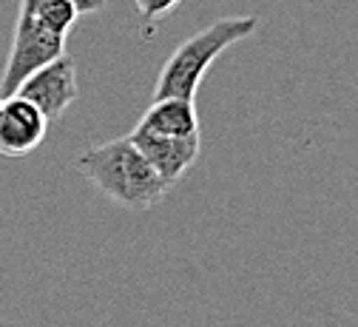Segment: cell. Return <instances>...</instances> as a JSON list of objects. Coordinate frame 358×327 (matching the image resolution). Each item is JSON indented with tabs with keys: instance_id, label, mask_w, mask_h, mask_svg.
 <instances>
[{
	"instance_id": "7a4b0ae2",
	"label": "cell",
	"mask_w": 358,
	"mask_h": 327,
	"mask_svg": "<svg viewBox=\"0 0 358 327\" xmlns=\"http://www.w3.org/2000/svg\"><path fill=\"white\" fill-rule=\"evenodd\" d=\"M259 29V18L242 15V18H219L202 32L191 34L173 49V55L165 60L157 85H154V100L159 97H185L194 100L202 85L205 71L216 63V57L231 49L234 43L250 37Z\"/></svg>"
},
{
	"instance_id": "9c48e42d",
	"label": "cell",
	"mask_w": 358,
	"mask_h": 327,
	"mask_svg": "<svg viewBox=\"0 0 358 327\" xmlns=\"http://www.w3.org/2000/svg\"><path fill=\"white\" fill-rule=\"evenodd\" d=\"M179 0H134L137 12L145 18V20H159L165 12H171Z\"/></svg>"
},
{
	"instance_id": "8fae6325",
	"label": "cell",
	"mask_w": 358,
	"mask_h": 327,
	"mask_svg": "<svg viewBox=\"0 0 358 327\" xmlns=\"http://www.w3.org/2000/svg\"><path fill=\"white\" fill-rule=\"evenodd\" d=\"M0 109H3V97H0Z\"/></svg>"
},
{
	"instance_id": "3957f363",
	"label": "cell",
	"mask_w": 358,
	"mask_h": 327,
	"mask_svg": "<svg viewBox=\"0 0 358 327\" xmlns=\"http://www.w3.org/2000/svg\"><path fill=\"white\" fill-rule=\"evenodd\" d=\"M63 55H66V37L46 29L31 12L20 9L12 52H9L3 77H0V97H12L26 77H31L37 69L49 66Z\"/></svg>"
},
{
	"instance_id": "8992f818",
	"label": "cell",
	"mask_w": 358,
	"mask_h": 327,
	"mask_svg": "<svg viewBox=\"0 0 358 327\" xmlns=\"http://www.w3.org/2000/svg\"><path fill=\"white\" fill-rule=\"evenodd\" d=\"M128 137L168 185L182 179V174L199 160V134H194V137H159V134H148V131L134 128Z\"/></svg>"
},
{
	"instance_id": "6da1fadb",
	"label": "cell",
	"mask_w": 358,
	"mask_h": 327,
	"mask_svg": "<svg viewBox=\"0 0 358 327\" xmlns=\"http://www.w3.org/2000/svg\"><path fill=\"white\" fill-rule=\"evenodd\" d=\"M77 171L108 197L111 202L128 211H148L159 205L171 185L151 168L143 151L131 143V137H120L111 143L94 146L77 157Z\"/></svg>"
},
{
	"instance_id": "ba28073f",
	"label": "cell",
	"mask_w": 358,
	"mask_h": 327,
	"mask_svg": "<svg viewBox=\"0 0 358 327\" xmlns=\"http://www.w3.org/2000/svg\"><path fill=\"white\" fill-rule=\"evenodd\" d=\"M20 9L31 12L43 26L69 37L74 20L80 18L71 0H20Z\"/></svg>"
},
{
	"instance_id": "5b68a950",
	"label": "cell",
	"mask_w": 358,
	"mask_h": 327,
	"mask_svg": "<svg viewBox=\"0 0 358 327\" xmlns=\"http://www.w3.org/2000/svg\"><path fill=\"white\" fill-rule=\"evenodd\" d=\"M49 120L34 103L20 95L3 97L0 109V154L3 157H26L31 154L49 134Z\"/></svg>"
},
{
	"instance_id": "52a82bcc",
	"label": "cell",
	"mask_w": 358,
	"mask_h": 327,
	"mask_svg": "<svg viewBox=\"0 0 358 327\" xmlns=\"http://www.w3.org/2000/svg\"><path fill=\"white\" fill-rule=\"evenodd\" d=\"M137 128L148 134H159V137H194L199 134V114H196L194 100L159 97V100H151Z\"/></svg>"
},
{
	"instance_id": "30bf717a",
	"label": "cell",
	"mask_w": 358,
	"mask_h": 327,
	"mask_svg": "<svg viewBox=\"0 0 358 327\" xmlns=\"http://www.w3.org/2000/svg\"><path fill=\"white\" fill-rule=\"evenodd\" d=\"M71 4H74L77 15H94V12L106 9L108 0H71Z\"/></svg>"
},
{
	"instance_id": "277c9868",
	"label": "cell",
	"mask_w": 358,
	"mask_h": 327,
	"mask_svg": "<svg viewBox=\"0 0 358 327\" xmlns=\"http://www.w3.org/2000/svg\"><path fill=\"white\" fill-rule=\"evenodd\" d=\"M23 100L34 103L49 123L60 120L69 106L77 100V66L69 55L52 60L49 66L37 69L31 77L23 80V85L15 91Z\"/></svg>"
}]
</instances>
